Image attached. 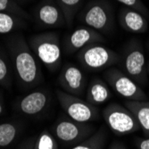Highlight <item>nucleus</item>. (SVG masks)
<instances>
[{"instance_id":"obj_1","label":"nucleus","mask_w":149,"mask_h":149,"mask_svg":"<svg viewBox=\"0 0 149 149\" xmlns=\"http://www.w3.org/2000/svg\"><path fill=\"white\" fill-rule=\"evenodd\" d=\"M10 56L19 82L25 88L38 85L42 80V72L38 58L22 35L16 34L7 42Z\"/></svg>"},{"instance_id":"obj_2","label":"nucleus","mask_w":149,"mask_h":149,"mask_svg":"<svg viewBox=\"0 0 149 149\" xmlns=\"http://www.w3.org/2000/svg\"><path fill=\"white\" fill-rule=\"evenodd\" d=\"M28 44L36 56L47 68L54 72L62 64V47L60 36L56 31H47L32 35Z\"/></svg>"},{"instance_id":"obj_3","label":"nucleus","mask_w":149,"mask_h":149,"mask_svg":"<svg viewBox=\"0 0 149 149\" xmlns=\"http://www.w3.org/2000/svg\"><path fill=\"white\" fill-rule=\"evenodd\" d=\"M79 21L99 33H110L114 28V10L107 0H91L81 10Z\"/></svg>"},{"instance_id":"obj_4","label":"nucleus","mask_w":149,"mask_h":149,"mask_svg":"<svg viewBox=\"0 0 149 149\" xmlns=\"http://www.w3.org/2000/svg\"><path fill=\"white\" fill-rule=\"evenodd\" d=\"M76 59L83 70L100 72L119 63L120 55L101 43H95L80 49L77 53Z\"/></svg>"},{"instance_id":"obj_5","label":"nucleus","mask_w":149,"mask_h":149,"mask_svg":"<svg viewBox=\"0 0 149 149\" xmlns=\"http://www.w3.org/2000/svg\"><path fill=\"white\" fill-rule=\"evenodd\" d=\"M123 72L140 85H146L148 73L144 47L140 40L131 38L125 45L120 62Z\"/></svg>"},{"instance_id":"obj_6","label":"nucleus","mask_w":149,"mask_h":149,"mask_svg":"<svg viewBox=\"0 0 149 149\" xmlns=\"http://www.w3.org/2000/svg\"><path fill=\"white\" fill-rule=\"evenodd\" d=\"M102 115L107 128L117 136H125L140 130L136 117L125 105L110 103L104 108Z\"/></svg>"},{"instance_id":"obj_7","label":"nucleus","mask_w":149,"mask_h":149,"mask_svg":"<svg viewBox=\"0 0 149 149\" xmlns=\"http://www.w3.org/2000/svg\"><path fill=\"white\" fill-rule=\"evenodd\" d=\"M104 79L109 87L121 97L130 101L147 100V96L142 88L127 75L115 67H111L104 72Z\"/></svg>"},{"instance_id":"obj_8","label":"nucleus","mask_w":149,"mask_h":149,"mask_svg":"<svg viewBox=\"0 0 149 149\" xmlns=\"http://www.w3.org/2000/svg\"><path fill=\"white\" fill-rule=\"evenodd\" d=\"M56 93L61 107L69 118L79 123H89L98 120L99 109L97 106L62 89H56Z\"/></svg>"},{"instance_id":"obj_9","label":"nucleus","mask_w":149,"mask_h":149,"mask_svg":"<svg viewBox=\"0 0 149 149\" xmlns=\"http://www.w3.org/2000/svg\"><path fill=\"white\" fill-rule=\"evenodd\" d=\"M92 124L79 123L71 118H63L57 121L54 128L56 139L66 146H74L82 142L96 131Z\"/></svg>"},{"instance_id":"obj_10","label":"nucleus","mask_w":149,"mask_h":149,"mask_svg":"<svg viewBox=\"0 0 149 149\" xmlns=\"http://www.w3.org/2000/svg\"><path fill=\"white\" fill-rule=\"evenodd\" d=\"M58 84L62 90L76 97L83 96L88 86L82 70L72 63H66L61 68Z\"/></svg>"},{"instance_id":"obj_11","label":"nucleus","mask_w":149,"mask_h":149,"mask_svg":"<svg viewBox=\"0 0 149 149\" xmlns=\"http://www.w3.org/2000/svg\"><path fill=\"white\" fill-rule=\"evenodd\" d=\"M105 41L103 35L87 26H81L72 31L64 38L63 51L67 55L78 53L85 47Z\"/></svg>"},{"instance_id":"obj_12","label":"nucleus","mask_w":149,"mask_h":149,"mask_svg":"<svg viewBox=\"0 0 149 149\" xmlns=\"http://www.w3.org/2000/svg\"><path fill=\"white\" fill-rule=\"evenodd\" d=\"M35 18L44 27L59 28L66 25L63 13L56 0H43L35 10Z\"/></svg>"},{"instance_id":"obj_13","label":"nucleus","mask_w":149,"mask_h":149,"mask_svg":"<svg viewBox=\"0 0 149 149\" xmlns=\"http://www.w3.org/2000/svg\"><path fill=\"white\" fill-rule=\"evenodd\" d=\"M118 22L124 31L135 34L146 32L149 27L146 16L141 13L126 6L120 8L118 12Z\"/></svg>"},{"instance_id":"obj_14","label":"nucleus","mask_w":149,"mask_h":149,"mask_svg":"<svg viewBox=\"0 0 149 149\" xmlns=\"http://www.w3.org/2000/svg\"><path fill=\"white\" fill-rule=\"evenodd\" d=\"M112 92L104 79L94 77L90 79L86 88V100L95 105H101L110 100Z\"/></svg>"},{"instance_id":"obj_15","label":"nucleus","mask_w":149,"mask_h":149,"mask_svg":"<svg viewBox=\"0 0 149 149\" xmlns=\"http://www.w3.org/2000/svg\"><path fill=\"white\" fill-rule=\"evenodd\" d=\"M49 101L48 94L44 90H36L25 96L19 104L20 111L27 115H36L45 110Z\"/></svg>"},{"instance_id":"obj_16","label":"nucleus","mask_w":149,"mask_h":149,"mask_svg":"<svg viewBox=\"0 0 149 149\" xmlns=\"http://www.w3.org/2000/svg\"><path fill=\"white\" fill-rule=\"evenodd\" d=\"M125 106L135 115L144 135L149 137V101H130L126 100Z\"/></svg>"},{"instance_id":"obj_17","label":"nucleus","mask_w":149,"mask_h":149,"mask_svg":"<svg viewBox=\"0 0 149 149\" xmlns=\"http://www.w3.org/2000/svg\"><path fill=\"white\" fill-rule=\"evenodd\" d=\"M108 139V132L104 125L101 126L91 136L71 149H104Z\"/></svg>"},{"instance_id":"obj_18","label":"nucleus","mask_w":149,"mask_h":149,"mask_svg":"<svg viewBox=\"0 0 149 149\" xmlns=\"http://www.w3.org/2000/svg\"><path fill=\"white\" fill-rule=\"evenodd\" d=\"M26 27L25 20L11 13L0 12V35L8 34Z\"/></svg>"},{"instance_id":"obj_19","label":"nucleus","mask_w":149,"mask_h":149,"mask_svg":"<svg viewBox=\"0 0 149 149\" xmlns=\"http://www.w3.org/2000/svg\"><path fill=\"white\" fill-rule=\"evenodd\" d=\"M62 9L65 18L66 25L72 26L78 11L82 6L83 0H56Z\"/></svg>"},{"instance_id":"obj_20","label":"nucleus","mask_w":149,"mask_h":149,"mask_svg":"<svg viewBox=\"0 0 149 149\" xmlns=\"http://www.w3.org/2000/svg\"><path fill=\"white\" fill-rule=\"evenodd\" d=\"M17 128L13 123L0 124V147L9 146L17 136Z\"/></svg>"},{"instance_id":"obj_21","label":"nucleus","mask_w":149,"mask_h":149,"mask_svg":"<svg viewBox=\"0 0 149 149\" xmlns=\"http://www.w3.org/2000/svg\"><path fill=\"white\" fill-rule=\"evenodd\" d=\"M0 12L17 15L24 20L30 19L29 13L22 9L15 0H0Z\"/></svg>"},{"instance_id":"obj_22","label":"nucleus","mask_w":149,"mask_h":149,"mask_svg":"<svg viewBox=\"0 0 149 149\" xmlns=\"http://www.w3.org/2000/svg\"><path fill=\"white\" fill-rule=\"evenodd\" d=\"M33 149H58V146L55 138L47 131H44L40 134Z\"/></svg>"},{"instance_id":"obj_23","label":"nucleus","mask_w":149,"mask_h":149,"mask_svg":"<svg viewBox=\"0 0 149 149\" xmlns=\"http://www.w3.org/2000/svg\"><path fill=\"white\" fill-rule=\"evenodd\" d=\"M10 67L6 56L0 51V85L8 88L11 85Z\"/></svg>"},{"instance_id":"obj_24","label":"nucleus","mask_w":149,"mask_h":149,"mask_svg":"<svg viewBox=\"0 0 149 149\" xmlns=\"http://www.w3.org/2000/svg\"><path fill=\"white\" fill-rule=\"evenodd\" d=\"M116 1L123 5V6L136 10L141 13L146 18H149V10L145 6L142 0H116Z\"/></svg>"},{"instance_id":"obj_25","label":"nucleus","mask_w":149,"mask_h":149,"mask_svg":"<svg viewBox=\"0 0 149 149\" xmlns=\"http://www.w3.org/2000/svg\"><path fill=\"white\" fill-rule=\"evenodd\" d=\"M136 146L138 149H149V137L146 139H138Z\"/></svg>"},{"instance_id":"obj_26","label":"nucleus","mask_w":149,"mask_h":149,"mask_svg":"<svg viewBox=\"0 0 149 149\" xmlns=\"http://www.w3.org/2000/svg\"><path fill=\"white\" fill-rule=\"evenodd\" d=\"M108 149H128V148L123 143L119 142V141H115L110 145V146Z\"/></svg>"},{"instance_id":"obj_27","label":"nucleus","mask_w":149,"mask_h":149,"mask_svg":"<svg viewBox=\"0 0 149 149\" xmlns=\"http://www.w3.org/2000/svg\"><path fill=\"white\" fill-rule=\"evenodd\" d=\"M2 113H3V104L1 102H0V115H1Z\"/></svg>"},{"instance_id":"obj_28","label":"nucleus","mask_w":149,"mask_h":149,"mask_svg":"<svg viewBox=\"0 0 149 149\" xmlns=\"http://www.w3.org/2000/svg\"><path fill=\"white\" fill-rule=\"evenodd\" d=\"M15 1L16 2V3H23V2H27V1H29V0H15Z\"/></svg>"},{"instance_id":"obj_29","label":"nucleus","mask_w":149,"mask_h":149,"mask_svg":"<svg viewBox=\"0 0 149 149\" xmlns=\"http://www.w3.org/2000/svg\"><path fill=\"white\" fill-rule=\"evenodd\" d=\"M146 69H147V73L149 75V61L146 63Z\"/></svg>"},{"instance_id":"obj_30","label":"nucleus","mask_w":149,"mask_h":149,"mask_svg":"<svg viewBox=\"0 0 149 149\" xmlns=\"http://www.w3.org/2000/svg\"><path fill=\"white\" fill-rule=\"evenodd\" d=\"M28 149H33V148H32V147H31V146H29V147H28Z\"/></svg>"}]
</instances>
